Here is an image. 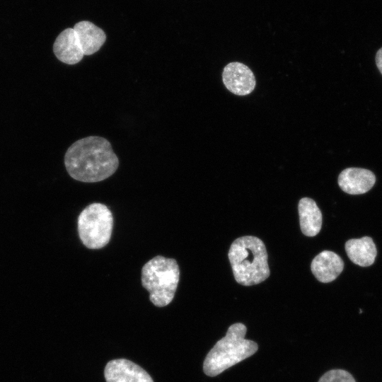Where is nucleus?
<instances>
[{"mask_svg": "<svg viewBox=\"0 0 382 382\" xmlns=\"http://www.w3.org/2000/svg\"><path fill=\"white\" fill-rule=\"evenodd\" d=\"M64 164L74 180L96 183L111 176L118 168L119 160L106 139L90 136L69 146L64 156Z\"/></svg>", "mask_w": 382, "mask_h": 382, "instance_id": "1", "label": "nucleus"}, {"mask_svg": "<svg viewBox=\"0 0 382 382\" xmlns=\"http://www.w3.org/2000/svg\"><path fill=\"white\" fill-rule=\"evenodd\" d=\"M228 256L234 278L241 285L257 284L270 276L266 247L257 237L238 238L231 245Z\"/></svg>", "mask_w": 382, "mask_h": 382, "instance_id": "2", "label": "nucleus"}, {"mask_svg": "<svg viewBox=\"0 0 382 382\" xmlns=\"http://www.w3.org/2000/svg\"><path fill=\"white\" fill-rule=\"evenodd\" d=\"M246 331L245 325L241 323L229 326L226 335L205 357L203 370L206 375L216 376L257 351L256 342L245 339Z\"/></svg>", "mask_w": 382, "mask_h": 382, "instance_id": "3", "label": "nucleus"}, {"mask_svg": "<svg viewBox=\"0 0 382 382\" xmlns=\"http://www.w3.org/2000/svg\"><path fill=\"white\" fill-rule=\"evenodd\" d=\"M180 279L177 261L157 255L149 260L141 269L142 286L149 292L154 305L163 307L174 298Z\"/></svg>", "mask_w": 382, "mask_h": 382, "instance_id": "4", "label": "nucleus"}, {"mask_svg": "<svg viewBox=\"0 0 382 382\" xmlns=\"http://www.w3.org/2000/svg\"><path fill=\"white\" fill-rule=\"evenodd\" d=\"M78 233L82 243L90 249H100L110 241L112 227V212L103 204L92 203L78 217Z\"/></svg>", "mask_w": 382, "mask_h": 382, "instance_id": "5", "label": "nucleus"}, {"mask_svg": "<svg viewBox=\"0 0 382 382\" xmlns=\"http://www.w3.org/2000/svg\"><path fill=\"white\" fill-rule=\"evenodd\" d=\"M222 80L226 88L232 93L246 96L255 87V79L253 71L243 63L233 62L225 66Z\"/></svg>", "mask_w": 382, "mask_h": 382, "instance_id": "6", "label": "nucleus"}, {"mask_svg": "<svg viewBox=\"0 0 382 382\" xmlns=\"http://www.w3.org/2000/svg\"><path fill=\"white\" fill-rule=\"evenodd\" d=\"M104 376L106 382H154L144 369L125 359L110 361L105 366Z\"/></svg>", "mask_w": 382, "mask_h": 382, "instance_id": "7", "label": "nucleus"}, {"mask_svg": "<svg viewBox=\"0 0 382 382\" xmlns=\"http://www.w3.org/2000/svg\"><path fill=\"white\" fill-rule=\"evenodd\" d=\"M375 182L374 173L361 168H345L338 177L340 187L349 195L366 193L374 185Z\"/></svg>", "mask_w": 382, "mask_h": 382, "instance_id": "8", "label": "nucleus"}, {"mask_svg": "<svg viewBox=\"0 0 382 382\" xmlns=\"http://www.w3.org/2000/svg\"><path fill=\"white\" fill-rule=\"evenodd\" d=\"M311 272L320 282L335 280L344 269V262L335 253L323 250L317 255L311 264Z\"/></svg>", "mask_w": 382, "mask_h": 382, "instance_id": "9", "label": "nucleus"}, {"mask_svg": "<svg viewBox=\"0 0 382 382\" xmlns=\"http://www.w3.org/2000/svg\"><path fill=\"white\" fill-rule=\"evenodd\" d=\"M53 52L59 61L69 65L79 63L84 56L75 31L70 28L64 30L57 37Z\"/></svg>", "mask_w": 382, "mask_h": 382, "instance_id": "10", "label": "nucleus"}, {"mask_svg": "<svg viewBox=\"0 0 382 382\" xmlns=\"http://www.w3.org/2000/svg\"><path fill=\"white\" fill-rule=\"evenodd\" d=\"M73 29L84 55H91L98 52L106 40L105 32L90 21H80L74 25Z\"/></svg>", "mask_w": 382, "mask_h": 382, "instance_id": "11", "label": "nucleus"}, {"mask_svg": "<svg viewBox=\"0 0 382 382\" xmlns=\"http://www.w3.org/2000/svg\"><path fill=\"white\" fill-rule=\"evenodd\" d=\"M345 248L350 260L361 267L371 265L377 255L373 239L369 236L349 239L346 242Z\"/></svg>", "mask_w": 382, "mask_h": 382, "instance_id": "12", "label": "nucleus"}, {"mask_svg": "<svg viewBox=\"0 0 382 382\" xmlns=\"http://www.w3.org/2000/svg\"><path fill=\"white\" fill-rule=\"evenodd\" d=\"M300 227L306 236H315L322 227V214L316 202L308 197H303L298 205Z\"/></svg>", "mask_w": 382, "mask_h": 382, "instance_id": "13", "label": "nucleus"}, {"mask_svg": "<svg viewBox=\"0 0 382 382\" xmlns=\"http://www.w3.org/2000/svg\"><path fill=\"white\" fill-rule=\"evenodd\" d=\"M318 382H356L353 376L347 371L332 369L325 373Z\"/></svg>", "mask_w": 382, "mask_h": 382, "instance_id": "14", "label": "nucleus"}, {"mask_svg": "<svg viewBox=\"0 0 382 382\" xmlns=\"http://www.w3.org/2000/svg\"><path fill=\"white\" fill-rule=\"evenodd\" d=\"M376 63L378 69L382 74V47L379 49L376 53Z\"/></svg>", "mask_w": 382, "mask_h": 382, "instance_id": "15", "label": "nucleus"}]
</instances>
